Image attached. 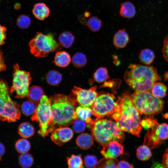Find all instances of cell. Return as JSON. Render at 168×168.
<instances>
[{"mask_svg":"<svg viewBox=\"0 0 168 168\" xmlns=\"http://www.w3.org/2000/svg\"><path fill=\"white\" fill-rule=\"evenodd\" d=\"M117 101L116 110L111 115L117 126L124 132L139 137L142 129L140 114L135 107L128 92L126 91L119 96Z\"/></svg>","mask_w":168,"mask_h":168,"instance_id":"6da1fadb","label":"cell"},{"mask_svg":"<svg viewBox=\"0 0 168 168\" xmlns=\"http://www.w3.org/2000/svg\"><path fill=\"white\" fill-rule=\"evenodd\" d=\"M50 99L53 120L49 133L57 128L69 126L78 117L76 99L62 94L55 95Z\"/></svg>","mask_w":168,"mask_h":168,"instance_id":"7a4b0ae2","label":"cell"},{"mask_svg":"<svg viewBox=\"0 0 168 168\" xmlns=\"http://www.w3.org/2000/svg\"><path fill=\"white\" fill-rule=\"evenodd\" d=\"M124 78L131 88L137 91H150L153 84L160 80L156 69L151 66L130 64Z\"/></svg>","mask_w":168,"mask_h":168,"instance_id":"3957f363","label":"cell"},{"mask_svg":"<svg viewBox=\"0 0 168 168\" xmlns=\"http://www.w3.org/2000/svg\"><path fill=\"white\" fill-rule=\"evenodd\" d=\"M89 124L92 136L103 147L114 140L120 143L124 140V132L112 120L97 118L92 120Z\"/></svg>","mask_w":168,"mask_h":168,"instance_id":"277c9868","label":"cell"},{"mask_svg":"<svg viewBox=\"0 0 168 168\" xmlns=\"http://www.w3.org/2000/svg\"><path fill=\"white\" fill-rule=\"evenodd\" d=\"M135 107L141 114L151 116L162 110L163 100L154 96L150 91H135L130 95Z\"/></svg>","mask_w":168,"mask_h":168,"instance_id":"5b68a950","label":"cell"},{"mask_svg":"<svg viewBox=\"0 0 168 168\" xmlns=\"http://www.w3.org/2000/svg\"><path fill=\"white\" fill-rule=\"evenodd\" d=\"M7 83L0 79V120L8 122L19 119L21 113L16 103L11 98Z\"/></svg>","mask_w":168,"mask_h":168,"instance_id":"8992f818","label":"cell"},{"mask_svg":"<svg viewBox=\"0 0 168 168\" xmlns=\"http://www.w3.org/2000/svg\"><path fill=\"white\" fill-rule=\"evenodd\" d=\"M31 53L37 58L46 57L50 53L58 50L61 46L51 34H44L37 32L29 42Z\"/></svg>","mask_w":168,"mask_h":168,"instance_id":"52a82bcc","label":"cell"},{"mask_svg":"<svg viewBox=\"0 0 168 168\" xmlns=\"http://www.w3.org/2000/svg\"><path fill=\"white\" fill-rule=\"evenodd\" d=\"M31 119L39 123L40 128L38 133L43 137L47 136L53 120L50 98L43 95Z\"/></svg>","mask_w":168,"mask_h":168,"instance_id":"ba28073f","label":"cell"},{"mask_svg":"<svg viewBox=\"0 0 168 168\" xmlns=\"http://www.w3.org/2000/svg\"><path fill=\"white\" fill-rule=\"evenodd\" d=\"M31 77L29 72L20 69L17 64L14 66L12 86L10 92L15 93V97L22 98L27 96Z\"/></svg>","mask_w":168,"mask_h":168,"instance_id":"9c48e42d","label":"cell"},{"mask_svg":"<svg viewBox=\"0 0 168 168\" xmlns=\"http://www.w3.org/2000/svg\"><path fill=\"white\" fill-rule=\"evenodd\" d=\"M116 98L113 94L104 93L96 98L91 108L93 115L100 119L112 114L116 110L118 105Z\"/></svg>","mask_w":168,"mask_h":168,"instance_id":"30bf717a","label":"cell"},{"mask_svg":"<svg viewBox=\"0 0 168 168\" xmlns=\"http://www.w3.org/2000/svg\"><path fill=\"white\" fill-rule=\"evenodd\" d=\"M96 88V86L88 90L74 86L72 92L76 96L77 102L80 105L91 107L98 96Z\"/></svg>","mask_w":168,"mask_h":168,"instance_id":"8fae6325","label":"cell"},{"mask_svg":"<svg viewBox=\"0 0 168 168\" xmlns=\"http://www.w3.org/2000/svg\"><path fill=\"white\" fill-rule=\"evenodd\" d=\"M73 135V133L72 129L67 127H62L54 129L50 137L54 143L61 146L71 140Z\"/></svg>","mask_w":168,"mask_h":168,"instance_id":"7c38bea8","label":"cell"},{"mask_svg":"<svg viewBox=\"0 0 168 168\" xmlns=\"http://www.w3.org/2000/svg\"><path fill=\"white\" fill-rule=\"evenodd\" d=\"M123 146L117 141L114 140L103 147L101 154L106 158H116L123 153Z\"/></svg>","mask_w":168,"mask_h":168,"instance_id":"4fadbf2b","label":"cell"},{"mask_svg":"<svg viewBox=\"0 0 168 168\" xmlns=\"http://www.w3.org/2000/svg\"><path fill=\"white\" fill-rule=\"evenodd\" d=\"M158 124L148 129L144 137L143 144L150 146L152 149L158 147L162 143V140L158 138L155 132V128Z\"/></svg>","mask_w":168,"mask_h":168,"instance_id":"5bb4252c","label":"cell"},{"mask_svg":"<svg viewBox=\"0 0 168 168\" xmlns=\"http://www.w3.org/2000/svg\"><path fill=\"white\" fill-rule=\"evenodd\" d=\"M129 40V36L126 30L122 29L118 30L114 34L113 42L116 47L122 48L127 45Z\"/></svg>","mask_w":168,"mask_h":168,"instance_id":"9a60e30c","label":"cell"},{"mask_svg":"<svg viewBox=\"0 0 168 168\" xmlns=\"http://www.w3.org/2000/svg\"><path fill=\"white\" fill-rule=\"evenodd\" d=\"M32 12L35 17L40 20H43L48 17L50 13L48 7L44 3H36L34 6Z\"/></svg>","mask_w":168,"mask_h":168,"instance_id":"2e32d148","label":"cell"},{"mask_svg":"<svg viewBox=\"0 0 168 168\" xmlns=\"http://www.w3.org/2000/svg\"><path fill=\"white\" fill-rule=\"evenodd\" d=\"M76 143L77 146L82 149L86 150L89 149L93 144V137L88 133H82L77 137Z\"/></svg>","mask_w":168,"mask_h":168,"instance_id":"e0dca14e","label":"cell"},{"mask_svg":"<svg viewBox=\"0 0 168 168\" xmlns=\"http://www.w3.org/2000/svg\"><path fill=\"white\" fill-rule=\"evenodd\" d=\"M136 11L133 4L129 1L121 3L119 10V14L122 17L128 19L133 18L135 15Z\"/></svg>","mask_w":168,"mask_h":168,"instance_id":"ac0fdd59","label":"cell"},{"mask_svg":"<svg viewBox=\"0 0 168 168\" xmlns=\"http://www.w3.org/2000/svg\"><path fill=\"white\" fill-rule=\"evenodd\" d=\"M44 95L43 89L38 86H33L28 90L27 97L28 100L35 104L39 103Z\"/></svg>","mask_w":168,"mask_h":168,"instance_id":"d6986e66","label":"cell"},{"mask_svg":"<svg viewBox=\"0 0 168 168\" xmlns=\"http://www.w3.org/2000/svg\"><path fill=\"white\" fill-rule=\"evenodd\" d=\"M71 61L69 54L65 51L58 52L55 54L54 62L57 66L60 67L67 66Z\"/></svg>","mask_w":168,"mask_h":168,"instance_id":"ffe728a7","label":"cell"},{"mask_svg":"<svg viewBox=\"0 0 168 168\" xmlns=\"http://www.w3.org/2000/svg\"><path fill=\"white\" fill-rule=\"evenodd\" d=\"M76 112L77 117L85 121L86 123L90 124L92 121L91 118L93 115L92 108L90 107L80 105L76 109Z\"/></svg>","mask_w":168,"mask_h":168,"instance_id":"44dd1931","label":"cell"},{"mask_svg":"<svg viewBox=\"0 0 168 168\" xmlns=\"http://www.w3.org/2000/svg\"><path fill=\"white\" fill-rule=\"evenodd\" d=\"M75 37L74 35L70 31H68L62 32L58 38L60 44L66 48H68L72 46Z\"/></svg>","mask_w":168,"mask_h":168,"instance_id":"7402d4cb","label":"cell"},{"mask_svg":"<svg viewBox=\"0 0 168 168\" xmlns=\"http://www.w3.org/2000/svg\"><path fill=\"white\" fill-rule=\"evenodd\" d=\"M18 132L19 135L24 138H28L32 136L35 133L34 128L30 123L23 122L19 126Z\"/></svg>","mask_w":168,"mask_h":168,"instance_id":"603a6c76","label":"cell"},{"mask_svg":"<svg viewBox=\"0 0 168 168\" xmlns=\"http://www.w3.org/2000/svg\"><path fill=\"white\" fill-rule=\"evenodd\" d=\"M139 58L142 63L149 65L153 62L155 58V55L151 50L145 49L142 50L140 53Z\"/></svg>","mask_w":168,"mask_h":168,"instance_id":"cb8c5ba5","label":"cell"},{"mask_svg":"<svg viewBox=\"0 0 168 168\" xmlns=\"http://www.w3.org/2000/svg\"><path fill=\"white\" fill-rule=\"evenodd\" d=\"M167 88L163 83L160 82H155L153 85L151 92L156 97L161 98L166 95Z\"/></svg>","mask_w":168,"mask_h":168,"instance_id":"d4e9b609","label":"cell"},{"mask_svg":"<svg viewBox=\"0 0 168 168\" xmlns=\"http://www.w3.org/2000/svg\"><path fill=\"white\" fill-rule=\"evenodd\" d=\"M62 79V75L56 70L50 71L46 76L47 82L49 84L52 86L58 85L61 82Z\"/></svg>","mask_w":168,"mask_h":168,"instance_id":"484cf974","label":"cell"},{"mask_svg":"<svg viewBox=\"0 0 168 168\" xmlns=\"http://www.w3.org/2000/svg\"><path fill=\"white\" fill-rule=\"evenodd\" d=\"M137 155L139 160L147 161L151 157L152 153L150 148L146 145L143 144L138 148Z\"/></svg>","mask_w":168,"mask_h":168,"instance_id":"4316f807","label":"cell"},{"mask_svg":"<svg viewBox=\"0 0 168 168\" xmlns=\"http://www.w3.org/2000/svg\"><path fill=\"white\" fill-rule=\"evenodd\" d=\"M155 132L156 136L161 140H163L168 138V125L166 123L158 124L155 128Z\"/></svg>","mask_w":168,"mask_h":168,"instance_id":"83f0119b","label":"cell"},{"mask_svg":"<svg viewBox=\"0 0 168 168\" xmlns=\"http://www.w3.org/2000/svg\"><path fill=\"white\" fill-rule=\"evenodd\" d=\"M86 24L90 30L93 32H96L101 28L102 22L99 17L96 16H92L88 19Z\"/></svg>","mask_w":168,"mask_h":168,"instance_id":"f1b7e54d","label":"cell"},{"mask_svg":"<svg viewBox=\"0 0 168 168\" xmlns=\"http://www.w3.org/2000/svg\"><path fill=\"white\" fill-rule=\"evenodd\" d=\"M93 77L96 82L101 83L109 79L110 76L107 69L102 67L96 70L94 74Z\"/></svg>","mask_w":168,"mask_h":168,"instance_id":"f546056e","label":"cell"},{"mask_svg":"<svg viewBox=\"0 0 168 168\" xmlns=\"http://www.w3.org/2000/svg\"><path fill=\"white\" fill-rule=\"evenodd\" d=\"M72 62L75 67L81 68L86 64L87 59L86 56L84 54L81 52H78L73 55Z\"/></svg>","mask_w":168,"mask_h":168,"instance_id":"4dcf8cb0","label":"cell"},{"mask_svg":"<svg viewBox=\"0 0 168 168\" xmlns=\"http://www.w3.org/2000/svg\"><path fill=\"white\" fill-rule=\"evenodd\" d=\"M67 163L69 168H81L83 167V162L81 156L72 155L67 157Z\"/></svg>","mask_w":168,"mask_h":168,"instance_id":"1f68e13d","label":"cell"},{"mask_svg":"<svg viewBox=\"0 0 168 168\" xmlns=\"http://www.w3.org/2000/svg\"><path fill=\"white\" fill-rule=\"evenodd\" d=\"M15 147L18 152L23 154L27 152L30 150V145L29 142L27 140L22 138L16 141Z\"/></svg>","mask_w":168,"mask_h":168,"instance_id":"d6a6232c","label":"cell"},{"mask_svg":"<svg viewBox=\"0 0 168 168\" xmlns=\"http://www.w3.org/2000/svg\"><path fill=\"white\" fill-rule=\"evenodd\" d=\"M19 163L23 168H27L31 167L33 163L32 156L29 153L21 154L19 157Z\"/></svg>","mask_w":168,"mask_h":168,"instance_id":"836d02e7","label":"cell"},{"mask_svg":"<svg viewBox=\"0 0 168 168\" xmlns=\"http://www.w3.org/2000/svg\"><path fill=\"white\" fill-rule=\"evenodd\" d=\"M37 106L35 104L29 100L24 101L21 106V110L22 113L26 116H30L34 114Z\"/></svg>","mask_w":168,"mask_h":168,"instance_id":"e575fe53","label":"cell"},{"mask_svg":"<svg viewBox=\"0 0 168 168\" xmlns=\"http://www.w3.org/2000/svg\"><path fill=\"white\" fill-rule=\"evenodd\" d=\"M118 160L116 158L104 157L98 162L100 168H118Z\"/></svg>","mask_w":168,"mask_h":168,"instance_id":"d590c367","label":"cell"},{"mask_svg":"<svg viewBox=\"0 0 168 168\" xmlns=\"http://www.w3.org/2000/svg\"><path fill=\"white\" fill-rule=\"evenodd\" d=\"M31 23L30 18L25 15H21L17 17L16 21L17 26L20 28L26 29L28 28Z\"/></svg>","mask_w":168,"mask_h":168,"instance_id":"8d00e7d4","label":"cell"},{"mask_svg":"<svg viewBox=\"0 0 168 168\" xmlns=\"http://www.w3.org/2000/svg\"><path fill=\"white\" fill-rule=\"evenodd\" d=\"M72 124V127L74 131L77 133L83 132L86 127V122L80 119L77 118L74 120Z\"/></svg>","mask_w":168,"mask_h":168,"instance_id":"74e56055","label":"cell"},{"mask_svg":"<svg viewBox=\"0 0 168 168\" xmlns=\"http://www.w3.org/2000/svg\"><path fill=\"white\" fill-rule=\"evenodd\" d=\"M84 163L87 168H95L98 164L97 157L95 156L87 155L84 157Z\"/></svg>","mask_w":168,"mask_h":168,"instance_id":"f35d334b","label":"cell"},{"mask_svg":"<svg viewBox=\"0 0 168 168\" xmlns=\"http://www.w3.org/2000/svg\"><path fill=\"white\" fill-rule=\"evenodd\" d=\"M158 124L157 120L151 117L145 118L140 122L141 126L145 129H149Z\"/></svg>","mask_w":168,"mask_h":168,"instance_id":"ab89813d","label":"cell"},{"mask_svg":"<svg viewBox=\"0 0 168 168\" xmlns=\"http://www.w3.org/2000/svg\"><path fill=\"white\" fill-rule=\"evenodd\" d=\"M162 52L164 58L168 62V34L164 41Z\"/></svg>","mask_w":168,"mask_h":168,"instance_id":"60d3db41","label":"cell"},{"mask_svg":"<svg viewBox=\"0 0 168 168\" xmlns=\"http://www.w3.org/2000/svg\"><path fill=\"white\" fill-rule=\"evenodd\" d=\"M6 28L0 25V46L4 43L6 37Z\"/></svg>","mask_w":168,"mask_h":168,"instance_id":"b9f144b4","label":"cell"},{"mask_svg":"<svg viewBox=\"0 0 168 168\" xmlns=\"http://www.w3.org/2000/svg\"><path fill=\"white\" fill-rule=\"evenodd\" d=\"M162 163L163 167L168 168V148L163 155Z\"/></svg>","mask_w":168,"mask_h":168,"instance_id":"7bdbcfd3","label":"cell"},{"mask_svg":"<svg viewBox=\"0 0 168 168\" xmlns=\"http://www.w3.org/2000/svg\"><path fill=\"white\" fill-rule=\"evenodd\" d=\"M133 166L124 161H121L118 162V168H133Z\"/></svg>","mask_w":168,"mask_h":168,"instance_id":"ee69618b","label":"cell"},{"mask_svg":"<svg viewBox=\"0 0 168 168\" xmlns=\"http://www.w3.org/2000/svg\"><path fill=\"white\" fill-rule=\"evenodd\" d=\"M6 65L5 63L2 54L0 50V72L5 70Z\"/></svg>","mask_w":168,"mask_h":168,"instance_id":"f6af8a7d","label":"cell"},{"mask_svg":"<svg viewBox=\"0 0 168 168\" xmlns=\"http://www.w3.org/2000/svg\"><path fill=\"white\" fill-rule=\"evenodd\" d=\"M5 152V148L4 145L0 142V160L1 157L4 155Z\"/></svg>","mask_w":168,"mask_h":168,"instance_id":"bcb514c9","label":"cell"},{"mask_svg":"<svg viewBox=\"0 0 168 168\" xmlns=\"http://www.w3.org/2000/svg\"><path fill=\"white\" fill-rule=\"evenodd\" d=\"M85 16L86 17H87L89 16L90 13L88 12H86L84 14Z\"/></svg>","mask_w":168,"mask_h":168,"instance_id":"7dc6e473","label":"cell"}]
</instances>
